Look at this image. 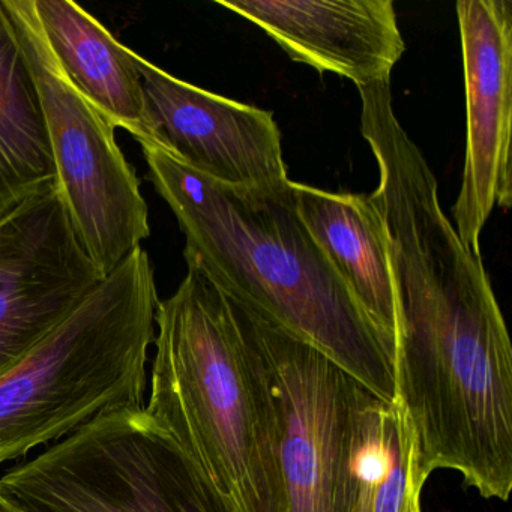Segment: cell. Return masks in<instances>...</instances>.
<instances>
[{
	"mask_svg": "<svg viewBox=\"0 0 512 512\" xmlns=\"http://www.w3.org/2000/svg\"><path fill=\"white\" fill-rule=\"evenodd\" d=\"M140 146L155 190L185 235L187 265L394 401L391 350L299 217L293 181L233 187L160 143Z\"/></svg>",
	"mask_w": 512,
	"mask_h": 512,
	"instance_id": "7a4b0ae2",
	"label": "cell"
},
{
	"mask_svg": "<svg viewBox=\"0 0 512 512\" xmlns=\"http://www.w3.org/2000/svg\"><path fill=\"white\" fill-rule=\"evenodd\" d=\"M0 512H23L13 500L8 499L7 496L0 493Z\"/></svg>",
	"mask_w": 512,
	"mask_h": 512,
	"instance_id": "2e32d148",
	"label": "cell"
},
{
	"mask_svg": "<svg viewBox=\"0 0 512 512\" xmlns=\"http://www.w3.org/2000/svg\"><path fill=\"white\" fill-rule=\"evenodd\" d=\"M56 184L37 86L0 7V217Z\"/></svg>",
	"mask_w": 512,
	"mask_h": 512,
	"instance_id": "9a60e30c",
	"label": "cell"
},
{
	"mask_svg": "<svg viewBox=\"0 0 512 512\" xmlns=\"http://www.w3.org/2000/svg\"><path fill=\"white\" fill-rule=\"evenodd\" d=\"M217 4L250 20L284 52L361 86L391 82L406 52L391 0H241Z\"/></svg>",
	"mask_w": 512,
	"mask_h": 512,
	"instance_id": "8fae6325",
	"label": "cell"
},
{
	"mask_svg": "<svg viewBox=\"0 0 512 512\" xmlns=\"http://www.w3.org/2000/svg\"><path fill=\"white\" fill-rule=\"evenodd\" d=\"M230 301L253 334L271 382L287 512H347L356 379L316 347Z\"/></svg>",
	"mask_w": 512,
	"mask_h": 512,
	"instance_id": "52a82bcc",
	"label": "cell"
},
{
	"mask_svg": "<svg viewBox=\"0 0 512 512\" xmlns=\"http://www.w3.org/2000/svg\"><path fill=\"white\" fill-rule=\"evenodd\" d=\"M427 478L409 418L356 380L349 433L347 512H421Z\"/></svg>",
	"mask_w": 512,
	"mask_h": 512,
	"instance_id": "5bb4252c",
	"label": "cell"
},
{
	"mask_svg": "<svg viewBox=\"0 0 512 512\" xmlns=\"http://www.w3.org/2000/svg\"><path fill=\"white\" fill-rule=\"evenodd\" d=\"M104 278L80 242L56 184L0 217V374Z\"/></svg>",
	"mask_w": 512,
	"mask_h": 512,
	"instance_id": "ba28073f",
	"label": "cell"
},
{
	"mask_svg": "<svg viewBox=\"0 0 512 512\" xmlns=\"http://www.w3.org/2000/svg\"><path fill=\"white\" fill-rule=\"evenodd\" d=\"M136 67L157 143L182 163L233 187L289 178L271 112L182 82L137 53Z\"/></svg>",
	"mask_w": 512,
	"mask_h": 512,
	"instance_id": "30bf717a",
	"label": "cell"
},
{
	"mask_svg": "<svg viewBox=\"0 0 512 512\" xmlns=\"http://www.w3.org/2000/svg\"><path fill=\"white\" fill-rule=\"evenodd\" d=\"M37 86L56 188L83 247L104 277L151 235L136 169L116 128L77 91L53 55L34 0H0Z\"/></svg>",
	"mask_w": 512,
	"mask_h": 512,
	"instance_id": "8992f818",
	"label": "cell"
},
{
	"mask_svg": "<svg viewBox=\"0 0 512 512\" xmlns=\"http://www.w3.org/2000/svg\"><path fill=\"white\" fill-rule=\"evenodd\" d=\"M160 304L140 247L0 374V464L70 436L107 410L145 406Z\"/></svg>",
	"mask_w": 512,
	"mask_h": 512,
	"instance_id": "277c9868",
	"label": "cell"
},
{
	"mask_svg": "<svg viewBox=\"0 0 512 512\" xmlns=\"http://www.w3.org/2000/svg\"><path fill=\"white\" fill-rule=\"evenodd\" d=\"M458 28L466 88L467 140L455 232L479 254L494 206L512 203V2L460 0Z\"/></svg>",
	"mask_w": 512,
	"mask_h": 512,
	"instance_id": "9c48e42d",
	"label": "cell"
},
{
	"mask_svg": "<svg viewBox=\"0 0 512 512\" xmlns=\"http://www.w3.org/2000/svg\"><path fill=\"white\" fill-rule=\"evenodd\" d=\"M154 346L146 412L230 512H287L262 352L232 301L194 266L158 304Z\"/></svg>",
	"mask_w": 512,
	"mask_h": 512,
	"instance_id": "3957f363",
	"label": "cell"
},
{
	"mask_svg": "<svg viewBox=\"0 0 512 512\" xmlns=\"http://www.w3.org/2000/svg\"><path fill=\"white\" fill-rule=\"evenodd\" d=\"M310 235L382 335L394 359L397 298L382 215L370 196L329 193L293 182Z\"/></svg>",
	"mask_w": 512,
	"mask_h": 512,
	"instance_id": "7c38bea8",
	"label": "cell"
},
{
	"mask_svg": "<svg viewBox=\"0 0 512 512\" xmlns=\"http://www.w3.org/2000/svg\"><path fill=\"white\" fill-rule=\"evenodd\" d=\"M397 298L395 400L425 478L455 470L484 499L512 490V346L481 256L443 212L415 145L376 157Z\"/></svg>",
	"mask_w": 512,
	"mask_h": 512,
	"instance_id": "6da1fadb",
	"label": "cell"
},
{
	"mask_svg": "<svg viewBox=\"0 0 512 512\" xmlns=\"http://www.w3.org/2000/svg\"><path fill=\"white\" fill-rule=\"evenodd\" d=\"M23 512H230L145 406L107 410L0 476Z\"/></svg>",
	"mask_w": 512,
	"mask_h": 512,
	"instance_id": "5b68a950",
	"label": "cell"
},
{
	"mask_svg": "<svg viewBox=\"0 0 512 512\" xmlns=\"http://www.w3.org/2000/svg\"><path fill=\"white\" fill-rule=\"evenodd\" d=\"M53 55L77 91L115 128L157 143L136 53L71 0H34Z\"/></svg>",
	"mask_w": 512,
	"mask_h": 512,
	"instance_id": "4fadbf2b",
	"label": "cell"
}]
</instances>
